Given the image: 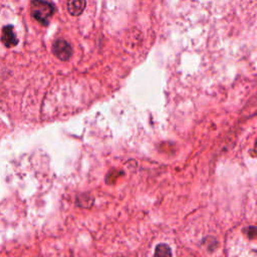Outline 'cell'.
<instances>
[{"mask_svg":"<svg viewBox=\"0 0 257 257\" xmlns=\"http://www.w3.org/2000/svg\"><path fill=\"white\" fill-rule=\"evenodd\" d=\"M54 6L45 0H32L31 15L42 25H47L54 13Z\"/></svg>","mask_w":257,"mask_h":257,"instance_id":"obj_1","label":"cell"},{"mask_svg":"<svg viewBox=\"0 0 257 257\" xmlns=\"http://www.w3.org/2000/svg\"><path fill=\"white\" fill-rule=\"evenodd\" d=\"M52 52L60 60H68L72 54V49L67 41L57 39L52 45Z\"/></svg>","mask_w":257,"mask_h":257,"instance_id":"obj_2","label":"cell"},{"mask_svg":"<svg viewBox=\"0 0 257 257\" xmlns=\"http://www.w3.org/2000/svg\"><path fill=\"white\" fill-rule=\"evenodd\" d=\"M1 41L6 47H13L17 45L18 38L14 32V27L12 25H6L2 29Z\"/></svg>","mask_w":257,"mask_h":257,"instance_id":"obj_3","label":"cell"},{"mask_svg":"<svg viewBox=\"0 0 257 257\" xmlns=\"http://www.w3.org/2000/svg\"><path fill=\"white\" fill-rule=\"evenodd\" d=\"M86 6L85 0H67L68 12L73 16L80 15Z\"/></svg>","mask_w":257,"mask_h":257,"instance_id":"obj_4","label":"cell"},{"mask_svg":"<svg viewBox=\"0 0 257 257\" xmlns=\"http://www.w3.org/2000/svg\"><path fill=\"white\" fill-rule=\"evenodd\" d=\"M155 254L161 255V256H169V255H171V250H170L169 246H167L166 244H161L157 247Z\"/></svg>","mask_w":257,"mask_h":257,"instance_id":"obj_5","label":"cell"}]
</instances>
